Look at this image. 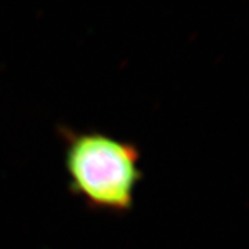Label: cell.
Masks as SVG:
<instances>
[{"mask_svg": "<svg viewBox=\"0 0 249 249\" xmlns=\"http://www.w3.org/2000/svg\"><path fill=\"white\" fill-rule=\"evenodd\" d=\"M61 136L72 194L93 211L127 213L142 178L139 148L100 130L61 129Z\"/></svg>", "mask_w": 249, "mask_h": 249, "instance_id": "1", "label": "cell"}]
</instances>
